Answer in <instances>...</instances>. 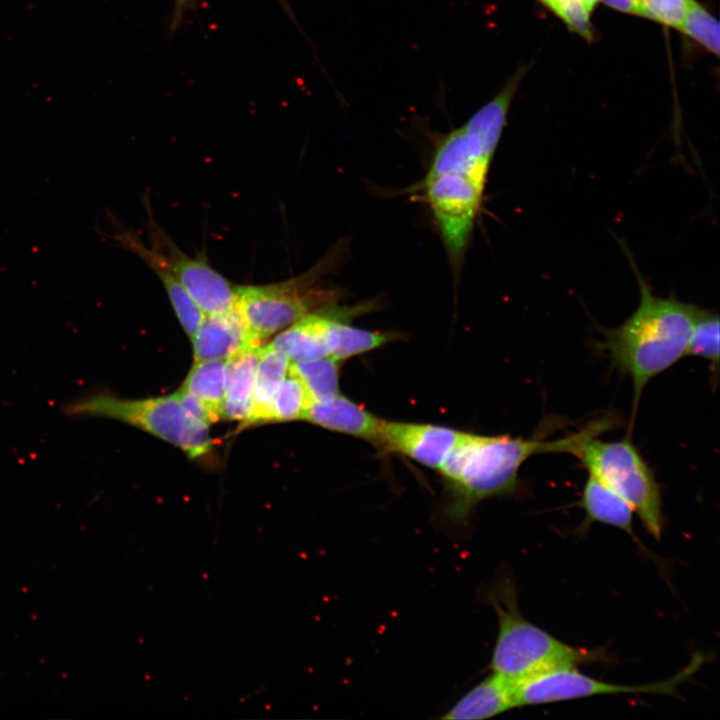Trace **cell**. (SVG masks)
<instances>
[{
    "label": "cell",
    "instance_id": "obj_28",
    "mask_svg": "<svg viewBox=\"0 0 720 720\" xmlns=\"http://www.w3.org/2000/svg\"><path fill=\"white\" fill-rule=\"evenodd\" d=\"M176 394L181 404L189 414L208 425L216 422L210 411L198 398L181 388L176 392Z\"/></svg>",
    "mask_w": 720,
    "mask_h": 720
},
{
    "label": "cell",
    "instance_id": "obj_20",
    "mask_svg": "<svg viewBox=\"0 0 720 720\" xmlns=\"http://www.w3.org/2000/svg\"><path fill=\"white\" fill-rule=\"evenodd\" d=\"M290 362L284 352L269 344L261 347L255 371L252 407L248 417L242 422V427L267 423L271 400L287 376Z\"/></svg>",
    "mask_w": 720,
    "mask_h": 720
},
{
    "label": "cell",
    "instance_id": "obj_11",
    "mask_svg": "<svg viewBox=\"0 0 720 720\" xmlns=\"http://www.w3.org/2000/svg\"><path fill=\"white\" fill-rule=\"evenodd\" d=\"M194 360H225L251 346L254 342L247 325L234 307L216 314L205 315L192 338Z\"/></svg>",
    "mask_w": 720,
    "mask_h": 720
},
{
    "label": "cell",
    "instance_id": "obj_31",
    "mask_svg": "<svg viewBox=\"0 0 720 720\" xmlns=\"http://www.w3.org/2000/svg\"><path fill=\"white\" fill-rule=\"evenodd\" d=\"M587 11L591 14L596 4L601 0H581Z\"/></svg>",
    "mask_w": 720,
    "mask_h": 720
},
{
    "label": "cell",
    "instance_id": "obj_30",
    "mask_svg": "<svg viewBox=\"0 0 720 720\" xmlns=\"http://www.w3.org/2000/svg\"><path fill=\"white\" fill-rule=\"evenodd\" d=\"M607 6L617 11L644 17L638 0H601Z\"/></svg>",
    "mask_w": 720,
    "mask_h": 720
},
{
    "label": "cell",
    "instance_id": "obj_17",
    "mask_svg": "<svg viewBox=\"0 0 720 720\" xmlns=\"http://www.w3.org/2000/svg\"><path fill=\"white\" fill-rule=\"evenodd\" d=\"M516 707L515 684L492 672L460 697L441 719H488Z\"/></svg>",
    "mask_w": 720,
    "mask_h": 720
},
{
    "label": "cell",
    "instance_id": "obj_29",
    "mask_svg": "<svg viewBox=\"0 0 720 720\" xmlns=\"http://www.w3.org/2000/svg\"><path fill=\"white\" fill-rule=\"evenodd\" d=\"M197 0H174L173 10L169 20V33H175L182 25L186 13L193 9Z\"/></svg>",
    "mask_w": 720,
    "mask_h": 720
},
{
    "label": "cell",
    "instance_id": "obj_8",
    "mask_svg": "<svg viewBox=\"0 0 720 720\" xmlns=\"http://www.w3.org/2000/svg\"><path fill=\"white\" fill-rule=\"evenodd\" d=\"M421 187L450 263L457 271L472 236L484 187L459 175H442L422 181Z\"/></svg>",
    "mask_w": 720,
    "mask_h": 720
},
{
    "label": "cell",
    "instance_id": "obj_23",
    "mask_svg": "<svg viewBox=\"0 0 720 720\" xmlns=\"http://www.w3.org/2000/svg\"><path fill=\"white\" fill-rule=\"evenodd\" d=\"M312 402L303 383L288 373L271 400L267 423L303 419Z\"/></svg>",
    "mask_w": 720,
    "mask_h": 720
},
{
    "label": "cell",
    "instance_id": "obj_18",
    "mask_svg": "<svg viewBox=\"0 0 720 720\" xmlns=\"http://www.w3.org/2000/svg\"><path fill=\"white\" fill-rule=\"evenodd\" d=\"M260 352L261 346H251L225 359L222 419L243 422L248 417Z\"/></svg>",
    "mask_w": 720,
    "mask_h": 720
},
{
    "label": "cell",
    "instance_id": "obj_9",
    "mask_svg": "<svg viewBox=\"0 0 720 720\" xmlns=\"http://www.w3.org/2000/svg\"><path fill=\"white\" fill-rule=\"evenodd\" d=\"M149 235L151 247L161 263L205 315L221 313L235 306L237 286L216 271L206 257L184 253L151 218Z\"/></svg>",
    "mask_w": 720,
    "mask_h": 720
},
{
    "label": "cell",
    "instance_id": "obj_21",
    "mask_svg": "<svg viewBox=\"0 0 720 720\" xmlns=\"http://www.w3.org/2000/svg\"><path fill=\"white\" fill-rule=\"evenodd\" d=\"M225 360L195 361L181 389L198 398L215 421L222 419Z\"/></svg>",
    "mask_w": 720,
    "mask_h": 720
},
{
    "label": "cell",
    "instance_id": "obj_5",
    "mask_svg": "<svg viewBox=\"0 0 720 720\" xmlns=\"http://www.w3.org/2000/svg\"><path fill=\"white\" fill-rule=\"evenodd\" d=\"M63 413L68 417H102L127 423L172 443L191 458L212 448L209 425L189 414L176 393L123 399L109 392H91L64 404Z\"/></svg>",
    "mask_w": 720,
    "mask_h": 720
},
{
    "label": "cell",
    "instance_id": "obj_14",
    "mask_svg": "<svg viewBox=\"0 0 720 720\" xmlns=\"http://www.w3.org/2000/svg\"><path fill=\"white\" fill-rule=\"evenodd\" d=\"M112 238L119 245L136 254L155 273L162 283L179 322L192 339L200 327L205 314L189 296L180 282L161 263L158 254L141 241L133 231L118 227Z\"/></svg>",
    "mask_w": 720,
    "mask_h": 720
},
{
    "label": "cell",
    "instance_id": "obj_24",
    "mask_svg": "<svg viewBox=\"0 0 720 720\" xmlns=\"http://www.w3.org/2000/svg\"><path fill=\"white\" fill-rule=\"evenodd\" d=\"M719 316L717 313L700 309L694 322L686 356H695L708 361L712 370L719 367Z\"/></svg>",
    "mask_w": 720,
    "mask_h": 720
},
{
    "label": "cell",
    "instance_id": "obj_6",
    "mask_svg": "<svg viewBox=\"0 0 720 720\" xmlns=\"http://www.w3.org/2000/svg\"><path fill=\"white\" fill-rule=\"evenodd\" d=\"M584 438L577 457L588 474L613 490L633 509L645 530L659 540L664 528L661 487L655 473L631 439V431L618 441Z\"/></svg>",
    "mask_w": 720,
    "mask_h": 720
},
{
    "label": "cell",
    "instance_id": "obj_26",
    "mask_svg": "<svg viewBox=\"0 0 720 720\" xmlns=\"http://www.w3.org/2000/svg\"><path fill=\"white\" fill-rule=\"evenodd\" d=\"M553 11L574 33L586 40L592 39L590 13L581 0H540Z\"/></svg>",
    "mask_w": 720,
    "mask_h": 720
},
{
    "label": "cell",
    "instance_id": "obj_4",
    "mask_svg": "<svg viewBox=\"0 0 720 720\" xmlns=\"http://www.w3.org/2000/svg\"><path fill=\"white\" fill-rule=\"evenodd\" d=\"M344 250L336 247L309 271L293 279L237 286L236 306L255 343L260 345L306 315L337 303L339 291L323 287L319 281L338 263Z\"/></svg>",
    "mask_w": 720,
    "mask_h": 720
},
{
    "label": "cell",
    "instance_id": "obj_13",
    "mask_svg": "<svg viewBox=\"0 0 720 720\" xmlns=\"http://www.w3.org/2000/svg\"><path fill=\"white\" fill-rule=\"evenodd\" d=\"M303 420L368 441L380 449L383 419L340 394L328 401L312 402Z\"/></svg>",
    "mask_w": 720,
    "mask_h": 720
},
{
    "label": "cell",
    "instance_id": "obj_25",
    "mask_svg": "<svg viewBox=\"0 0 720 720\" xmlns=\"http://www.w3.org/2000/svg\"><path fill=\"white\" fill-rule=\"evenodd\" d=\"M678 30L699 43L709 52L716 56L719 55V23L716 18L695 0H689L687 2L685 16Z\"/></svg>",
    "mask_w": 720,
    "mask_h": 720
},
{
    "label": "cell",
    "instance_id": "obj_22",
    "mask_svg": "<svg viewBox=\"0 0 720 720\" xmlns=\"http://www.w3.org/2000/svg\"><path fill=\"white\" fill-rule=\"evenodd\" d=\"M337 362L330 356L293 361L288 373L303 383L313 402H324L340 394Z\"/></svg>",
    "mask_w": 720,
    "mask_h": 720
},
{
    "label": "cell",
    "instance_id": "obj_15",
    "mask_svg": "<svg viewBox=\"0 0 720 720\" xmlns=\"http://www.w3.org/2000/svg\"><path fill=\"white\" fill-rule=\"evenodd\" d=\"M337 308L333 304L306 315L283 330L269 345L284 352L291 362L329 356L328 330Z\"/></svg>",
    "mask_w": 720,
    "mask_h": 720
},
{
    "label": "cell",
    "instance_id": "obj_19",
    "mask_svg": "<svg viewBox=\"0 0 720 720\" xmlns=\"http://www.w3.org/2000/svg\"><path fill=\"white\" fill-rule=\"evenodd\" d=\"M578 505L585 512L587 527L594 523L607 524L625 531L634 539L631 506L595 476L588 474Z\"/></svg>",
    "mask_w": 720,
    "mask_h": 720
},
{
    "label": "cell",
    "instance_id": "obj_3",
    "mask_svg": "<svg viewBox=\"0 0 720 720\" xmlns=\"http://www.w3.org/2000/svg\"><path fill=\"white\" fill-rule=\"evenodd\" d=\"M487 598L498 619L490 661L493 673L519 683L556 669L607 661L603 649L571 646L528 621L518 608L516 590L509 580L494 585Z\"/></svg>",
    "mask_w": 720,
    "mask_h": 720
},
{
    "label": "cell",
    "instance_id": "obj_27",
    "mask_svg": "<svg viewBox=\"0 0 720 720\" xmlns=\"http://www.w3.org/2000/svg\"><path fill=\"white\" fill-rule=\"evenodd\" d=\"M685 0H638L644 17L679 29L686 12Z\"/></svg>",
    "mask_w": 720,
    "mask_h": 720
},
{
    "label": "cell",
    "instance_id": "obj_32",
    "mask_svg": "<svg viewBox=\"0 0 720 720\" xmlns=\"http://www.w3.org/2000/svg\"><path fill=\"white\" fill-rule=\"evenodd\" d=\"M685 1H689V0H685Z\"/></svg>",
    "mask_w": 720,
    "mask_h": 720
},
{
    "label": "cell",
    "instance_id": "obj_12",
    "mask_svg": "<svg viewBox=\"0 0 720 720\" xmlns=\"http://www.w3.org/2000/svg\"><path fill=\"white\" fill-rule=\"evenodd\" d=\"M490 164L473 138L460 126L440 139L423 181L442 175H459L485 187Z\"/></svg>",
    "mask_w": 720,
    "mask_h": 720
},
{
    "label": "cell",
    "instance_id": "obj_16",
    "mask_svg": "<svg viewBox=\"0 0 720 720\" xmlns=\"http://www.w3.org/2000/svg\"><path fill=\"white\" fill-rule=\"evenodd\" d=\"M377 303L366 302L352 307H339L328 330L329 356L336 361L363 354L399 338L394 332L370 331L348 324L353 317L374 310Z\"/></svg>",
    "mask_w": 720,
    "mask_h": 720
},
{
    "label": "cell",
    "instance_id": "obj_10",
    "mask_svg": "<svg viewBox=\"0 0 720 720\" xmlns=\"http://www.w3.org/2000/svg\"><path fill=\"white\" fill-rule=\"evenodd\" d=\"M463 433L434 424L383 420L380 450L400 453L439 470Z\"/></svg>",
    "mask_w": 720,
    "mask_h": 720
},
{
    "label": "cell",
    "instance_id": "obj_2",
    "mask_svg": "<svg viewBox=\"0 0 720 720\" xmlns=\"http://www.w3.org/2000/svg\"><path fill=\"white\" fill-rule=\"evenodd\" d=\"M631 265L639 284V304L620 326L604 331L597 347L613 368L631 379L634 418L645 386L686 356L701 308L675 296H655L632 260Z\"/></svg>",
    "mask_w": 720,
    "mask_h": 720
},
{
    "label": "cell",
    "instance_id": "obj_7",
    "mask_svg": "<svg viewBox=\"0 0 720 720\" xmlns=\"http://www.w3.org/2000/svg\"><path fill=\"white\" fill-rule=\"evenodd\" d=\"M704 663L702 655H695L690 663L673 677L649 684L626 685L605 682L581 673L576 667L556 669L531 679L515 683L517 706H530L599 695L657 694L673 695Z\"/></svg>",
    "mask_w": 720,
    "mask_h": 720
},
{
    "label": "cell",
    "instance_id": "obj_1",
    "mask_svg": "<svg viewBox=\"0 0 720 720\" xmlns=\"http://www.w3.org/2000/svg\"><path fill=\"white\" fill-rule=\"evenodd\" d=\"M595 430L592 422L555 440L464 432L439 469L447 490L444 517L454 525H466L481 501L518 490L519 470L530 457L547 453L573 455L579 442Z\"/></svg>",
    "mask_w": 720,
    "mask_h": 720
}]
</instances>
